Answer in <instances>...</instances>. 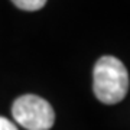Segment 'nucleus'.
Instances as JSON below:
<instances>
[{
  "instance_id": "nucleus-1",
  "label": "nucleus",
  "mask_w": 130,
  "mask_h": 130,
  "mask_svg": "<svg viewBox=\"0 0 130 130\" xmlns=\"http://www.w3.org/2000/svg\"><path fill=\"white\" fill-rule=\"evenodd\" d=\"M93 90L104 104L120 103L129 91V72L124 64L116 56H101L94 65Z\"/></svg>"
},
{
  "instance_id": "nucleus-2",
  "label": "nucleus",
  "mask_w": 130,
  "mask_h": 130,
  "mask_svg": "<svg viewBox=\"0 0 130 130\" xmlns=\"http://www.w3.org/2000/svg\"><path fill=\"white\" fill-rule=\"evenodd\" d=\"M12 114L19 124L28 130H49L55 123V111L46 100L26 94L14 100Z\"/></svg>"
},
{
  "instance_id": "nucleus-3",
  "label": "nucleus",
  "mask_w": 130,
  "mask_h": 130,
  "mask_svg": "<svg viewBox=\"0 0 130 130\" xmlns=\"http://www.w3.org/2000/svg\"><path fill=\"white\" fill-rule=\"evenodd\" d=\"M16 7L22 10H28V12H33V10H39L46 5V0H12Z\"/></svg>"
},
{
  "instance_id": "nucleus-4",
  "label": "nucleus",
  "mask_w": 130,
  "mask_h": 130,
  "mask_svg": "<svg viewBox=\"0 0 130 130\" xmlns=\"http://www.w3.org/2000/svg\"><path fill=\"white\" fill-rule=\"evenodd\" d=\"M0 130H18V127L10 120H7V119L0 116Z\"/></svg>"
}]
</instances>
